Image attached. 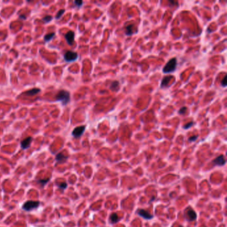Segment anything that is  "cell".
Returning <instances> with one entry per match:
<instances>
[{"mask_svg": "<svg viewBox=\"0 0 227 227\" xmlns=\"http://www.w3.org/2000/svg\"><path fill=\"white\" fill-rule=\"evenodd\" d=\"M56 100L61 101L63 105H66L70 101V93L65 90H61L56 95Z\"/></svg>", "mask_w": 227, "mask_h": 227, "instance_id": "6da1fadb", "label": "cell"}, {"mask_svg": "<svg viewBox=\"0 0 227 227\" xmlns=\"http://www.w3.org/2000/svg\"><path fill=\"white\" fill-rule=\"evenodd\" d=\"M177 66V60L176 58H172L168 61L163 69V72L165 74L174 72Z\"/></svg>", "mask_w": 227, "mask_h": 227, "instance_id": "7a4b0ae2", "label": "cell"}, {"mask_svg": "<svg viewBox=\"0 0 227 227\" xmlns=\"http://www.w3.org/2000/svg\"><path fill=\"white\" fill-rule=\"evenodd\" d=\"M40 202L39 201H33V200H27L23 204L22 209L25 211H31L32 210L37 209L39 207Z\"/></svg>", "mask_w": 227, "mask_h": 227, "instance_id": "3957f363", "label": "cell"}, {"mask_svg": "<svg viewBox=\"0 0 227 227\" xmlns=\"http://www.w3.org/2000/svg\"><path fill=\"white\" fill-rule=\"evenodd\" d=\"M63 58L66 62L75 61L78 58V54L76 52H74L72 51H67L64 54Z\"/></svg>", "mask_w": 227, "mask_h": 227, "instance_id": "277c9868", "label": "cell"}, {"mask_svg": "<svg viewBox=\"0 0 227 227\" xmlns=\"http://www.w3.org/2000/svg\"><path fill=\"white\" fill-rule=\"evenodd\" d=\"M85 131V126H79L77 127L72 132V135L75 138H79L83 134V133Z\"/></svg>", "mask_w": 227, "mask_h": 227, "instance_id": "5b68a950", "label": "cell"}, {"mask_svg": "<svg viewBox=\"0 0 227 227\" xmlns=\"http://www.w3.org/2000/svg\"><path fill=\"white\" fill-rule=\"evenodd\" d=\"M33 141L31 136H28L25 139H23V141L21 142V147L22 149H26L27 148H29L31 144V142Z\"/></svg>", "mask_w": 227, "mask_h": 227, "instance_id": "8992f818", "label": "cell"}, {"mask_svg": "<svg viewBox=\"0 0 227 227\" xmlns=\"http://www.w3.org/2000/svg\"><path fill=\"white\" fill-rule=\"evenodd\" d=\"M65 37L68 44L71 45H73V43H74V40H75V33L72 31H69L65 35Z\"/></svg>", "mask_w": 227, "mask_h": 227, "instance_id": "52a82bcc", "label": "cell"}, {"mask_svg": "<svg viewBox=\"0 0 227 227\" xmlns=\"http://www.w3.org/2000/svg\"><path fill=\"white\" fill-rule=\"evenodd\" d=\"M137 213L139 214V216H142L143 218H144L145 219H148V220H149V219H151L153 217V216L152 214H151L149 212L146 211L145 210H143V209H139L138 212H137Z\"/></svg>", "mask_w": 227, "mask_h": 227, "instance_id": "ba28073f", "label": "cell"}, {"mask_svg": "<svg viewBox=\"0 0 227 227\" xmlns=\"http://www.w3.org/2000/svg\"><path fill=\"white\" fill-rule=\"evenodd\" d=\"M213 163L216 165H219V166H222L224 165L226 163V161H225V158H224V156L223 155H220V156H218V157H216L214 160L213 161Z\"/></svg>", "mask_w": 227, "mask_h": 227, "instance_id": "9c48e42d", "label": "cell"}, {"mask_svg": "<svg viewBox=\"0 0 227 227\" xmlns=\"http://www.w3.org/2000/svg\"><path fill=\"white\" fill-rule=\"evenodd\" d=\"M186 216H187V218L189 221H193L197 218V214L192 209H189L187 211Z\"/></svg>", "mask_w": 227, "mask_h": 227, "instance_id": "30bf717a", "label": "cell"}, {"mask_svg": "<svg viewBox=\"0 0 227 227\" xmlns=\"http://www.w3.org/2000/svg\"><path fill=\"white\" fill-rule=\"evenodd\" d=\"M40 89L38 88H34V89H30L29 91H25V93H23V94H25V95H27L29 96H33L35 95H36L38 93L40 92Z\"/></svg>", "mask_w": 227, "mask_h": 227, "instance_id": "8fae6325", "label": "cell"}, {"mask_svg": "<svg viewBox=\"0 0 227 227\" xmlns=\"http://www.w3.org/2000/svg\"><path fill=\"white\" fill-rule=\"evenodd\" d=\"M172 76H166V77H165L161 81V88H164V87H165L168 85V83L170 81V79L172 78Z\"/></svg>", "mask_w": 227, "mask_h": 227, "instance_id": "7c38bea8", "label": "cell"}, {"mask_svg": "<svg viewBox=\"0 0 227 227\" xmlns=\"http://www.w3.org/2000/svg\"><path fill=\"white\" fill-rule=\"evenodd\" d=\"M67 157L65 156V154H63V153H62V152L58 153V154L56 155V157H55L56 161L58 162H61V163H63V162L65 161L66 160H67Z\"/></svg>", "mask_w": 227, "mask_h": 227, "instance_id": "4fadbf2b", "label": "cell"}, {"mask_svg": "<svg viewBox=\"0 0 227 227\" xmlns=\"http://www.w3.org/2000/svg\"><path fill=\"white\" fill-rule=\"evenodd\" d=\"M120 88L119 87V83L117 81H115L112 83L110 86V89L113 91H118V90Z\"/></svg>", "mask_w": 227, "mask_h": 227, "instance_id": "5bb4252c", "label": "cell"}, {"mask_svg": "<svg viewBox=\"0 0 227 227\" xmlns=\"http://www.w3.org/2000/svg\"><path fill=\"white\" fill-rule=\"evenodd\" d=\"M133 28H134V25H133V24H130V25H127V27H126V31H125V33L127 35H133Z\"/></svg>", "mask_w": 227, "mask_h": 227, "instance_id": "9a60e30c", "label": "cell"}, {"mask_svg": "<svg viewBox=\"0 0 227 227\" xmlns=\"http://www.w3.org/2000/svg\"><path fill=\"white\" fill-rule=\"evenodd\" d=\"M110 221L112 224H115V223H117L119 221V217L117 214L115 213H113L110 216Z\"/></svg>", "mask_w": 227, "mask_h": 227, "instance_id": "2e32d148", "label": "cell"}, {"mask_svg": "<svg viewBox=\"0 0 227 227\" xmlns=\"http://www.w3.org/2000/svg\"><path fill=\"white\" fill-rule=\"evenodd\" d=\"M55 35V33H48V34L45 35V37H44V40H45V42L51 41V40L54 37Z\"/></svg>", "mask_w": 227, "mask_h": 227, "instance_id": "e0dca14e", "label": "cell"}, {"mask_svg": "<svg viewBox=\"0 0 227 227\" xmlns=\"http://www.w3.org/2000/svg\"><path fill=\"white\" fill-rule=\"evenodd\" d=\"M53 19V17L51 15H46L45 17H44L43 18H42V21H43V23H47L50 22Z\"/></svg>", "mask_w": 227, "mask_h": 227, "instance_id": "ac0fdd59", "label": "cell"}, {"mask_svg": "<svg viewBox=\"0 0 227 227\" xmlns=\"http://www.w3.org/2000/svg\"><path fill=\"white\" fill-rule=\"evenodd\" d=\"M49 181V179H40L38 180V182H39V184H41L42 186L45 185Z\"/></svg>", "mask_w": 227, "mask_h": 227, "instance_id": "d6986e66", "label": "cell"}, {"mask_svg": "<svg viewBox=\"0 0 227 227\" xmlns=\"http://www.w3.org/2000/svg\"><path fill=\"white\" fill-rule=\"evenodd\" d=\"M64 13H65V9H61V10H60V11L57 13L56 16H55V19H59L61 17L62 15H63Z\"/></svg>", "mask_w": 227, "mask_h": 227, "instance_id": "ffe728a7", "label": "cell"}, {"mask_svg": "<svg viewBox=\"0 0 227 227\" xmlns=\"http://www.w3.org/2000/svg\"><path fill=\"white\" fill-rule=\"evenodd\" d=\"M59 187L60 189H65L67 187V184L65 182H61V184L59 185Z\"/></svg>", "mask_w": 227, "mask_h": 227, "instance_id": "44dd1931", "label": "cell"}, {"mask_svg": "<svg viewBox=\"0 0 227 227\" xmlns=\"http://www.w3.org/2000/svg\"><path fill=\"white\" fill-rule=\"evenodd\" d=\"M193 125V121H191V122H189V123H186V125H184V127H183V128H184V129H189V128H190V127H192Z\"/></svg>", "mask_w": 227, "mask_h": 227, "instance_id": "7402d4cb", "label": "cell"}, {"mask_svg": "<svg viewBox=\"0 0 227 227\" xmlns=\"http://www.w3.org/2000/svg\"><path fill=\"white\" fill-rule=\"evenodd\" d=\"M186 109H187V108H186V107H182L181 109H180L179 111V114H180V115H182V114L185 113H186Z\"/></svg>", "mask_w": 227, "mask_h": 227, "instance_id": "603a6c76", "label": "cell"}, {"mask_svg": "<svg viewBox=\"0 0 227 227\" xmlns=\"http://www.w3.org/2000/svg\"><path fill=\"white\" fill-rule=\"evenodd\" d=\"M227 75H225V77H224V79H223L222 82H221V85H222V86L223 87L227 86Z\"/></svg>", "mask_w": 227, "mask_h": 227, "instance_id": "cb8c5ba5", "label": "cell"}, {"mask_svg": "<svg viewBox=\"0 0 227 227\" xmlns=\"http://www.w3.org/2000/svg\"><path fill=\"white\" fill-rule=\"evenodd\" d=\"M74 3H75V4L77 6H78V7H81L83 2L82 1H75V2Z\"/></svg>", "mask_w": 227, "mask_h": 227, "instance_id": "d4e9b609", "label": "cell"}, {"mask_svg": "<svg viewBox=\"0 0 227 227\" xmlns=\"http://www.w3.org/2000/svg\"><path fill=\"white\" fill-rule=\"evenodd\" d=\"M198 138V135H195V136H191V137H190V138H189V141H191V142H192V141H196V140H197V139Z\"/></svg>", "mask_w": 227, "mask_h": 227, "instance_id": "484cf974", "label": "cell"}, {"mask_svg": "<svg viewBox=\"0 0 227 227\" xmlns=\"http://www.w3.org/2000/svg\"><path fill=\"white\" fill-rule=\"evenodd\" d=\"M20 18H23V19H26V17H25V15H21Z\"/></svg>", "mask_w": 227, "mask_h": 227, "instance_id": "4316f807", "label": "cell"}, {"mask_svg": "<svg viewBox=\"0 0 227 227\" xmlns=\"http://www.w3.org/2000/svg\"><path fill=\"white\" fill-rule=\"evenodd\" d=\"M181 227V226H180V227Z\"/></svg>", "mask_w": 227, "mask_h": 227, "instance_id": "83f0119b", "label": "cell"}]
</instances>
